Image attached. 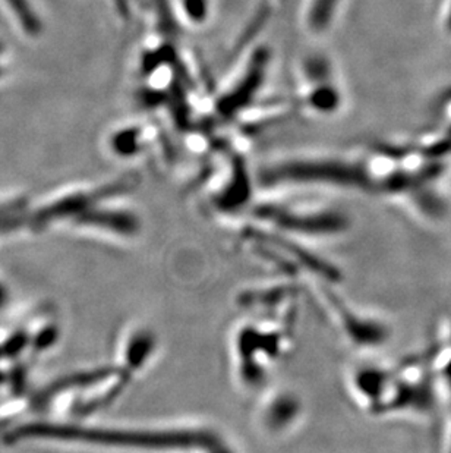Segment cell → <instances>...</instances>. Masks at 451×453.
<instances>
[{"mask_svg": "<svg viewBox=\"0 0 451 453\" xmlns=\"http://www.w3.org/2000/svg\"><path fill=\"white\" fill-rule=\"evenodd\" d=\"M349 383L355 401L372 415L428 414L439 399L430 349L396 367L355 365Z\"/></svg>", "mask_w": 451, "mask_h": 453, "instance_id": "obj_1", "label": "cell"}]
</instances>
